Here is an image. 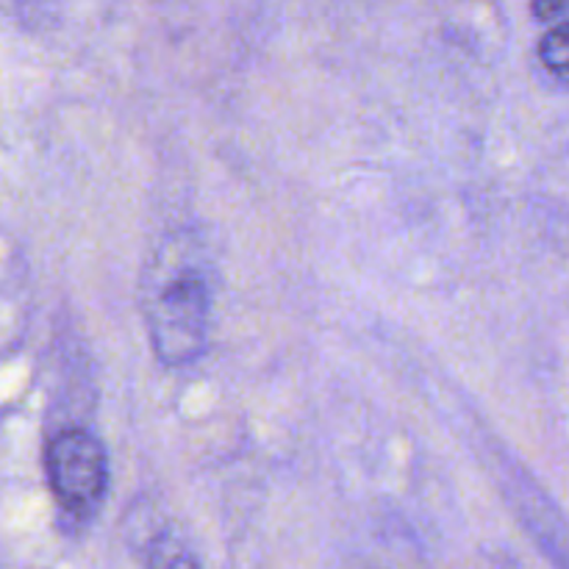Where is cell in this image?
<instances>
[{
    "instance_id": "277c9868",
    "label": "cell",
    "mask_w": 569,
    "mask_h": 569,
    "mask_svg": "<svg viewBox=\"0 0 569 569\" xmlns=\"http://www.w3.org/2000/svg\"><path fill=\"white\" fill-rule=\"evenodd\" d=\"M150 569H200V565L189 550L167 548V550H159V556H156L153 567Z\"/></svg>"
},
{
    "instance_id": "3957f363",
    "label": "cell",
    "mask_w": 569,
    "mask_h": 569,
    "mask_svg": "<svg viewBox=\"0 0 569 569\" xmlns=\"http://www.w3.org/2000/svg\"><path fill=\"white\" fill-rule=\"evenodd\" d=\"M539 59L553 76L569 78V20L545 33L539 42Z\"/></svg>"
},
{
    "instance_id": "7a4b0ae2",
    "label": "cell",
    "mask_w": 569,
    "mask_h": 569,
    "mask_svg": "<svg viewBox=\"0 0 569 569\" xmlns=\"http://www.w3.org/2000/svg\"><path fill=\"white\" fill-rule=\"evenodd\" d=\"M209 287L200 272L187 270L159 292L150 315L153 350L167 367L192 365L209 337Z\"/></svg>"
},
{
    "instance_id": "5b68a950",
    "label": "cell",
    "mask_w": 569,
    "mask_h": 569,
    "mask_svg": "<svg viewBox=\"0 0 569 569\" xmlns=\"http://www.w3.org/2000/svg\"><path fill=\"white\" fill-rule=\"evenodd\" d=\"M531 11L542 22L559 20V17H565L569 11V0H533Z\"/></svg>"
},
{
    "instance_id": "6da1fadb",
    "label": "cell",
    "mask_w": 569,
    "mask_h": 569,
    "mask_svg": "<svg viewBox=\"0 0 569 569\" xmlns=\"http://www.w3.org/2000/svg\"><path fill=\"white\" fill-rule=\"evenodd\" d=\"M50 489L70 520L87 522L109 492V456L100 439L83 428H67L44 450Z\"/></svg>"
}]
</instances>
